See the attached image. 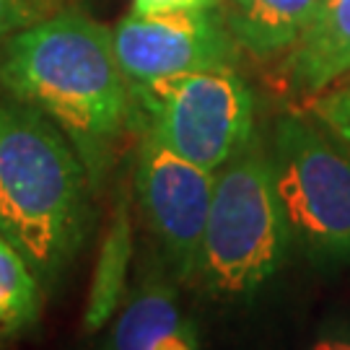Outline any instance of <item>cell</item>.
<instances>
[{"mask_svg":"<svg viewBox=\"0 0 350 350\" xmlns=\"http://www.w3.org/2000/svg\"><path fill=\"white\" fill-rule=\"evenodd\" d=\"M0 88L47 114L83 159L94 189L130 133V83L112 29L68 5L0 47Z\"/></svg>","mask_w":350,"mask_h":350,"instance_id":"1","label":"cell"},{"mask_svg":"<svg viewBox=\"0 0 350 350\" xmlns=\"http://www.w3.org/2000/svg\"><path fill=\"white\" fill-rule=\"evenodd\" d=\"M267 150L291 239L314 262L350 267V148L312 120L283 114Z\"/></svg>","mask_w":350,"mask_h":350,"instance_id":"5","label":"cell"},{"mask_svg":"<svg viewBox=\"0 0 350 350\" xmlns=\"http://www.w3.org/2000/svg\"><path fill=\"white\" fill-rule=\"evenodd\" d=\"M322 0H224L226 24L239 47L257 60L283 57Z\"/></svg>","mask_w":350,"mask_h":350,"instance_id":"10","label":"cell"},{"mask_svg":"<svg viewBox=\"0 0 350 350\" xmlns=\"http://www.w3.org/2000/svg\"><path fill=\"white\" fill-rule=\"evenodd\" d=\"M254 91L234 65L130 83V133L150 135L208 172L257 138Z\"/></svg>","mask_w":350,"mask_h":350,"instance_id":"4","label":"cell"},{"mask_svg":"<svg viewBox=\"0 0 350 350\" xmlns=\"http://www.w3.org/2000/svg\"><path fill=\"white\" fill-rule=\"evenodd\" d=\"M221 0H133L135 13H179V11H213Z\"/></svg>","mask_w":350,"mask_h":350,"instance_id":"15","label":"cell"},{"mask_svg":"<svg viewBox=\"0 0 350 350\" xmlns=\"http://www.w3.org/2000/svg\"><path fill=\"white\" fill-rule=\"evenodd\" d=\"M312 350H350V319H329L322 325Z\"/></svg>","mask_w":350,"mask_h":350,"instance_id":"16","label":"cell"},{"mask_svg":"<svg viewBox=\"0 0 350 350\" xmlns=\"http://www.w3.org/2000/svg\"><path fill=\"white\" fill-rule=\"evenodd\" d=\"M117 60L127 83H148L192 70L237 65L239 42L226 16L213 11L135 13L112 29Z\"/></svg>","mask_w":350,"mask_h":350,"instance_id":"7","label":"cell"},{"mask_svg":"<svg viewBox=\"0 0 350 350\" xmlns=\"http://www.w3.org/2000/svg\"><path fill=\"white\" fill-rule=\"evenodd\" d=\"M42 288L24 254L0 234V345L26 335L39 322Z\"/></svg>","mask_w":350,"mask_h":350,"instance_id":"12","label":"cell"},{"mask_svg":"<svg viewBox=\"0 0 350 350\" xmlns=\"http://www.w3.org/2000/svg\"><path fill=\"white\" fill-rule=\"evenodd\" d=\"M213 187L215 172L182 159L150 135H138L133 200L163 273L176 283H195Z\"/></svg>","mask_w":350,"mask_h":350,"instance_id":"6","label":"cell"},{"mask_svg":"<svg viewBox=\"0 0 350 350\" xmlns=\"http://www.w3.org/2000/svg\"><path fill=\"white\" fill-rule=\"evenodd\" d=\"M94 182L60 127L0 88V234L44 288L60 283L94 224Z\"/></svg>","mask_w":350,"mask_h":350,"instance_id":"2","label":"cell"},{"mask_svg":"<svg viewBox=\"0 0 350 350\" xmlns=\"http://www.w3.org/2000/svg\"><path fill=\"white\" fill-rule=\"evenodd\" d=\"M107 350H200L195 325L179 309L174 278H140L122 301Z\"/></svg>","mask_w":350,"mask_h":350,"instance_id":"8","label":"cell"},{"mask_svg":"<svg viewBox=\"0 0 350 350\" xmlns=\"http://www.w3.org/2000/svg\"><path fill=\"white\" fill-rule=\"evenodd\" d=\"M345 73H350V0H322L283 55L280 83L291 94L312 99Z\"/></svg>","mask_w":350,"mask_h":350,"instance_id":"9","label":"cell"},{"mask_svg":"<svg viewBox=\"0 0 350 350\" xmlns=\"http://www.w3.org/2000/svg\"><path fill=\"white\" fill-rule=\"evenodd\" d=\"M133 231V189L122 187L117 192L112 218L101 241L99 260L94 267L88 301L83 309V325L88 332H96L112 319L127 296V275L135 252Z\"/></svg>","mask_w":350,"mask_h":350,"instance_id":"11","label":"cell"},{"mask_svg":"<svg viewBox=\"0 0 350 350\" xmlns=\"http://www.w3.org/2000/svg\"><path fill=\"white\" fill-rule=\"evenodd\" d=\"M291 241L270 150L254 138L215 172L195 283L215 301L252 299L280 273Z\"/></svg>","mask_w":350,"mask_h":350,"instance_id":"3","label":"cell"},{"mask_svg":"<svg viewBox=\"0 0 350 350\" xmlns=\"http://www.w3.org/2000/svg\"><path fill=\"white\" fill-rule=\"evenodd\" d=\"M312 114L332 138L350 148V83L325 96H314Z\"/></svg>","mask_w":350,"mask_h":350,"instance_id":"14","label":"cell"},{"mask_svg":"<svg viewBox=\"0 0 350 350\" xmlns=\"http://www.w3.org/2000/svg\"><path fill=\"white\" fill-rule=\"evenodd\" d=\"M60 8V0H0V42L37 26Z\"/></svg>","mask_w":350,"mask_h":350,"instance_id":"13","label":"cell"}]
</instances>
